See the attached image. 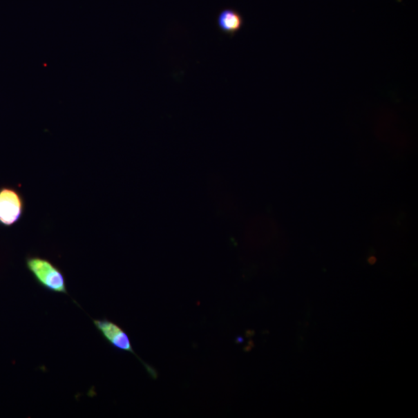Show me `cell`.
<instances>
[{
    "label": "cell",
    "mask_w": 418,
    "mask_h": 418,
    "mask_svg": "<svg viewBox=\"0 0 418 418\" xmlns=\"http://www.w3.org/2000/svg\"><path fill=\"white\" fill-rule=\"evenodd\" d=\"M26 267L37 284L44 290L60 294H68L66 276L61 269L50 260L38 256L26 258Z\"/></svg>",
    "instance_id": "obj_1"
},
{
    "label": "cell",
    "mask_w": 418,
    "mask_h": 418,
    "mask_svg": "<svg viewBox=\"0 0 418 418\" xmlns=\"http://www.w3.org/2000/svg\"><path fill=\"white\" fill-rule=\"evenodd\" d=\"M93 323L95 329L97 330L102 337L109 345L117 351L131 353V354L136 357L138 361L142 363L147 374L152 379H157L158 378V370L150 364L144 362L135 352L131 339L123 327L106 318L93 319Z\"/></svg>",
    "instance_id": "obj_2"
},
{
    "label": "cell",
    "mask_w": 418,
    "mask_h": 418,
    "mask_svg": "<svg viewBox=\"0 0 418 418\" xmlns=\"http://www.w3.org/2000/svg\"><path fill=\"white\" fill-rule=\"evenodd\" d=\"M25 202L20 191L10 187L0 189V225L11 227L21 220Z\"/></svg>",
    "instance_id": "obj_3"
},
{
    "label": "cell",
    "mask_w": 418,
    "mask_h": 418,
    "mask_svg": "<svg viewBox=\"0 0 418 418\" xmlns=\"http://www.w3.org/2000/svg\"><path fill=\"white\" fill-rule=\"evenodd\" d=\"M243 18L239 12L233 9H225L218 17V28L229 35H234L243 28Z\"/></svg>",
    "instance_id": "obj_4"
},
{
    "label": "cell",
    "mask_w": 418,
    "mask_h": 418,
    "mask_svg": "<svg viewBox=\"0 0 418 418\" xmlns=\"http://www.w3.org/2000/svg\"><path fill=\"white\" fill-rule=\"evenodd\" d=\"M369 262L371 263V265H374V263L376 262V259L374 257H370Z\"/></svg>",
    "instance_id": "obj_5"
}]
</instances>
